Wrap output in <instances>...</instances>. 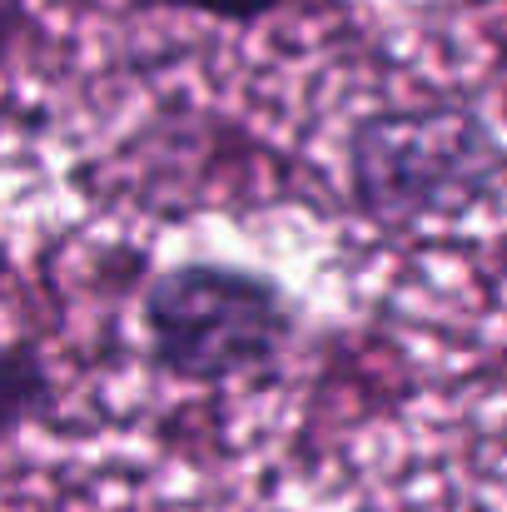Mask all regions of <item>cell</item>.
<instances>
[{"label":"cell","mask_w":507,"mask_h":512,"mask_svg":"<svg viewBox=\"0 0 507 512\" xmlns=\"http://www.w3.org/2000/svg\"><path fill=\"white\" fill-rule=\"evenodd\" d=\"M503 135L473 105H378L343 135V184L378 229L458 224L503 194Z\"/></svg>","instance_id":"6da1fadb"},{"label":"cell","mask_w":507,"mask_h":512,"mask_svg":"<svg viewBox=\"0 0 507 512\" xmlns=\"http://www.w3.org/2000/svg\"><path fill=\"white\" fill-rule=\"evenodd\" d=\"M299 299L279 274L229 259H179L140 294L145 358L169 383H244L269 373L299 334Z\"/></svg>","instance_id":"7a4b0ae2"},{"label":"cell","mask_w":507,"mask_h":512,"mask_svg":"<svg viewBox=\"0 0 507 512\" xmlns=\"http://www.w3.org/2000/svg\"><path fill=\"white\" fill-rule=\"evenodd\" d=\"M60 408V383L35 339H0V448Z\"/></svg>","instance_id":"3957f363"},{"label":"cell","mask_w":507,"mask_h":512,"mask_svg":"<svg viewBox=\"0 0 507 512\" xmlns=\"http://www.w3.org/2000/svg\"><path fill=\"white\" fill-rule=\"evenodd\" d=\"M179 15H199L214 25H234V30H254L264 20H274L279 10H289L294 0H160Z\"/></svg>","instance_id":"277c9868"},{"label":"cell","mask_w":507,"mask_h":512,"mask_svg":"<svg viewBox=\"0 0 507 512\" xmlns=\"http://www.w3.org/2000/svg\"><path fill=\"white\" fill-rule=\"evenodd\" d=\"M30 30H35V20H30L25 0H0V50H15Z\"/></svg>","instance_id":"5b68a950"}]
</instances>
